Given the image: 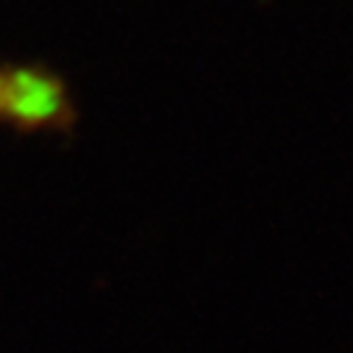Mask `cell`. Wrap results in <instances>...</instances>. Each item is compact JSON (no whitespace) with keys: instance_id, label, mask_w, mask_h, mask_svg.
I'll use <instances>...</instances> for the list:
<instances>
[{"instance_id":"cell-1","label":"cell","mask_w":353,"mask_h":353,"mask_svg":"<svg viewBox=\"0 0 353 353\" xmlns=\"http://www.w3.org/2000/svg\"><path fill=\"white\" fill-rule=\"evenodd\" d=\"M59 92L50 81L31 72H0V114L20 120H45L56 114Z\"/></svg>"}]
</instances>
